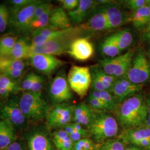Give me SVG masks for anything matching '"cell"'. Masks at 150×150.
I'll return each mask as SVG.
<instances>
[{"label":"cell","mask_w":150,"mask_h":150,"mask_svg":"<svg viewBox=\"0 0 150 150\" xmlns=\"http://www.w3.org/2000/svg\"><path fill=\"white\" fill-rule=\"evenodd\" d=\"M147 139H150V127L146 126L125 130L119 137L125 144L134 146Z\"/></svg>","instance_id":"obj_20"},{"label":"cell","mask_w":150,"mask_h":150,"mask_svg":"<svg viewBox=\"0 0 150 150\" xmlns=\"http://www.w3.org/2000/svg\"><path fill=\"white\" fill-rule=\"evenodd\" d=\"M90 70L91 75L95 76L100 81L105 87L106 90L110 92L115 82L117 79L112 76L107 75L103 71L99 64L92 66L90 67Z\"/></svg>","instance_id":"obj_29"},{"label":"cell","mask_w":150,"mask_h":150,"mask_svg":"<svg viewBox=\"0 0 150 150\" xmlns=\"http://www.w3.org/2000/svg\"><path fill=\"white\" fill-rule=\"evenodd\" d=\"M30 46L25 38H18L12 51L11 57L16 59H27L30 56Z\"/></svg>","instance_id":"obj_28"},{"label":"cell","mask_w":150,"mask_h":150,"mask_svg":"<svg viewBox=\"0 0 150 150\" xmlns=\"http://www.w3.org/2000/svg\"><path fill=\"white\" fill-rule=\"evenodd\" d=\"M25 70H10L4 72L2 75H5L6 76L14 80H17V79H20L22 75L25 73Z\"/></svg>","instance_id":"obj_43"},{"label":"cell","mask_w":150,"mask_h":150,"mask_svg":"<svg viewBox=\"0 0 150 150\" xmlns=\"http://www.w3.org/2000/svg\"><path fill=\"white\" fill-rule=\"evenodd\" d=\"M97 6H98L97 1L80 0L79 5L75 10L67 12L71 21L75 25L80 24Z\"/></svg>","instance_id":"obj_19"},{"label":"cell","mask_w":150,"mask_h":150,"mask_svg":"<svg viewBox=\"0 0 150 150\" xmlns=\"http://www.w3.org/2000/svg\"><path fill=\"white\" fill-rule=\"evenodd\" d=\"M75 105L64 103L55 105L49 111L47 123L50 128H64L73 120Z\"/></svg>","instance_id":"obj_12"},{"label":"cell","mask_w":150,"mask_h":150,"mask_svg":"<svg viewBox=\"0 0 150 150\" xmlns=\"http://www.w3.org/2000/svg\"><path fill=\"white\" fill-rule=\"evenodd\" d=\"M95 53V48L87 37L77 38L71 43L68 54L79 61H85L91 59Z\"/></svg>","instance_id":"obj_14"},{"label":"cell","mask_w":150,"mask_h":150,"mask_svg":"<svg viewBox=\"0 0 150 150\" xmlns=\"http://www.w3.org/2000/svg\"><path fill=\"white\" fill-rule=\"evenodd\" d=\"M89 95L94 97L101 101L106 106L108 111H115L118 107V103L115 97L109 91L91 90Z\"/></svg>","instance_id":"obj_26"},{"label":"cell","mask_w":150,"mask_h":150,"mask_svg":"<svg viewBox=\"0 0 150 150\" xmlns=\"http://www.w3.org/2000/svg\"><path fill=\"white\" fill-rule=\"evenodd\" d=\"M146 103L147 106V122H146V126L150 127V97L146 100Z\"/></svg>","instance_id":"obj_48"},{"label":"cell","mask_w":150,"mask_h":150,"mask_svg":"<svg viewBox=\"0 0 150 150\" xmlns=\"http://www.w3.org/2000/svg\"><path fill=\"white\" fill-rule=\"evenodd\" d=\"M125 145L122 140L112 139L96 144L95 150H125Z\"/></svg>","instance_id":"obj_33"},{"label":"cell","mask_w":150,"mask_h":150,"mask_svg":"<svg viewBox=\"0 0 150 150\" xmlns=\"http://www.w3.org/2000/svg\"><path fill=\"white\" fill-rule=\"evenodd\" d=\"M143 86L144 85L134 84L125 77H122L116 80L110 92L119 104L129 97L137 94Z\"/></svg>","instance_id":"obj_13"},{"label":"cell","mask_w":150,"mask_h":150,"mask_svg":"<svg viewBox=\"0 0 150 150\" xmlns=\"http://www.w3.org/2000/svg\"><path fill=\"white\" fill-rule=\"evenodd\" d=\"M147 53H148V56H149V60H150V48H149V50H148Z\"/></svg>","instance_id":"obj_51"},{"label":"cell","mask_w":150,"mask_h":150,"mask_svg":"<svg viewBox=\"0 0 150 150\" xmlns=\"http://www.w3.org/2000/svg\"><path fill=\"white\" fill-rule=\"evenodd\" d=\"M125 77L137 85H144L150 80V62L143 50L139 49L135 54Z\"/></svg>","instance_id":"obj_7"},{"label":"cell","mask_w":150,"mask_h":150,"mask_svg":"<svg viewBox=\"0 0 150 150\" xmlns=\"http://www.w3.org/2000/svg\"><path fill=\"white\" fill-rule=\"evenodd\" d=\"M18 38L13 35H6L0 38V55L4 56H11L12 51Z\"/></svg>","instance_id":"obj_32"},{"label":"cell","mask_w":150,"mask_h":150,"mask_svg":"<svg viewBox=\"0 0 150 150\" xmlns=\"http://www.w3.org/2000/svg\"><path fill=\"white\" fill-rule=\"evenodd\" d=\"M59 2L62 4V7L64 10L69 12L74 10L77 7L80 0H60Z\"/></svg>","instance_id":"obj_41"},{"label":"cell","mask_w":150,"mask_h":150,"mask_svg":"<svg viewBox=\"0 0 150 150\" xmlns=\"http://www.w3.org/2000/svg\"><path fill=\"white\" fill-rule=\"evenodd\" d=\"M28 150H54V142L42 130H35L28 135Z\"/></svg>","instance_id":"obj_17"},{"label":"cell","mask_w":150,"mask_h":150,"mask_svg":"<svg viewBox=\"0 0 150 150\" xmlns=\"http://www.w3.org/2000/svg\"><path fill=\"white\" fill-rule=\"evenodd\" d=\"M33 0H11L9 3L13 8H22L31 4Z\"/></svg>","instance_id":"obj_45"},{"label":"cell","mask_w":150,"mask_h":150,"mask_svg":"<svg viewBox=\"0 0 150 150\" xmlns=\"http://www.w3.org/2000/svg\"><path fill=\"white\" fill-rule=\"evenodd\" d=\"M94 111L86 102H81L75 106L72 122L82 126H88L92 118Z\"/></svg>","instance_id":"obj_22"},{"label":"cell","mask_w":150,"mask_h":150,"mask_svg":"<svg viewBox=\"0 0 150 150\" xmlns=\"http://www.w3.org/2000/svg\"><path fill=\"white\" fill-rule=\"evenodd\" d=\"M142 39L144 41H147L148 42L150 41V22L144 30Z\"/></svg>","instance_id":"obj_47"},{"label":"cell","mask_w":150,"mask_h":150,"mask_svg":"<svg viewBox=\"0 0 150 150\" xmlns=\"http://www.w3.org/2000/svg\"><path fill=\"white\" fill-rule=\"evenodd\" d=\"M68 28L65 30H57L48 27L44 28L37 31L31 33L32 35V42L31 47L37 48L43 46L49 41L64 34Z\"/></svg>","instance_id":"obj_18"},{"label":"cell","mask_w":150,"mask_h":150,"mask_svg":"<svg viewBox=\"0 0 150 150\" xmlns=\"http://www.w3.org/2000/svg\"><path fill=\"white\" fill-rule=\"evenodd\" d=\"M85 30L84 27L71 26L64 34L49 41L40 47L32 48L30 46L29 57L35 54H48L56 56L68 53L71 43L77 38L82 37Z\"/></svg>","instance_id":"obj_3"},{"label":"cell","mask_w":150,"mask_h":150,"mask_svg":"<svg viewBox=\"0 0 150 150\" xmlns=\"http://www.w3.org/2000/svg\"><path fill=\"white\" fill-rule=\"evenodd\" d=\"M87 129L91 139L98 144L112 139L117 136L118 123L115 118L106 112L94 111Z\"/></svg>","instance_id":"obj_2"},{"label":"cell","mask_w":150,"mask_h":150,"mask_svg":"<svg viewBox=\"0 0 150 150\" xmlns=\"http://www.w3.org/2000/svg\"><path fill=\"white\" fill-rule=\"evenodd\" d=\"M87 103L96 112H107L106 106L101 101L94 97L89 95L87 98Z\"/></svg>","instance_id":"obj_36"},{"label":"cell","mask_w":150,"mask_h":150,"mask_svg":"<svg viewBox=\"0 0 150 150\" xmlns=\"http://www.w3.org/2000/svg\"><path fill=\"white\" fill-rule=\"evenodd\" d=\"M10 12L8 8L4 4L0 5V32L5 31L9 25Z\"/></svg>","instance_id":"obj_34"},{"label":"cell","mask_w":150,"mask_h":150,"mask_svg":"<svg viewBox=\"0 0 150 150\" xmlns=\"http://www.w3.org/2000/svg\"><path fill=\"white\" fill-rule=\"evenodd\" d=\"M45 83V79L42 76L38 75V77L35 81L32 88L30 92H41Z\"/></svg>","instance_id":"obj_42"},{"label":"cell","mask_w":150,"mask_h":150,"mask_svg":"<svg viewBox=\"0 0 150 150\" xmlns=\"http://www.w3.org/2000/svg\"><path fill=\"white\" fill-rule=\"evenodd\" d=\"M115 112L118 124L125 130L142 127L146 124L148 110L142 94L137 93L125 100Z\"/></svg>","instance_id":"obj_1"},{"label":"cell","mask_w":150,"mask_h":150,"mask_svg":"<svg viewBox=\"0 0 150 150\" xmlns=\"http://www.w3.org/2000/svg\"><path fill=\"white\" fill-rule=\"evenodd\" d=\"M48 96L54 105L67 103L74 97L67 81V76L61 71L51 82L48 88Z\"/></svg>","instance_id":"obj_9"},{"label":"cell","mask_w":150,"mask_h":150,"mask_svg":"<svg viewBox=\"0 0 150 150\" xmlns=\"http://www.w3.org/2000/svg\"><path fill=\"white\" fill-rule=\"evenodd\" d=\"M74 142L70 136L63 139L61 142L55 144L54 146L59 150H74Z\"/></svg>","instance_id":"obj_39"},{"label":"cell","mask_w":150,"mask_h":150,"mask_svg":"<svg viewBox=\"0 0 150 150\" xmlns=\"http://www.w3.org/2000/svg\"><path fill=\"white\" fill-rule=\"evenodd\" d=\"M38 75L33 72H30L27 74L22 81L21 85L20 86L21 90L25 92H30L35 81L38 77Z\"/></svg>","instance_id":"obj_37"},{"label":"cell","mask_w":150,"mask_h":150,"mask_svg":"<svg viewBox=\"0 0 150 150\" xmlns=\"http://www.w3.org/2000/svg\"><path fill=\"white\" fill-rule=\"evenodd\" d=\"M127 21L131 22L136 28L144 30L150 22V11L147 6L133 11L128 17Z\"/></svg>","instance_id":"obj_23"},{"label":"cell","mask_w":150,"mask_h":150,"mask_svg":"<svg viewBox=\"0 0 150 150\" xmlns=\"http://www.w3.org/2000/svg\"><path fill=\"white\" fill-rule=\"evenodd\" d=\"M67 81L72 91L81 98L86 96L91 87L90 67L87 66H71L67 75Z\"/></svg>","instance_id":"obj_6"},{"label":"cell","mask_w":150,"mask_h":150,"mask_svg":"<svg viewBox=\"0 0 150 150\" xmlns=\"http://www.w3.org/2000/svg\"><path fill=\"white\" fill-rule=\"evenodd\" d=\"M88 17L86 30L87 28L96 32L109 30L107 16L103 5L95 7Z\"/></svg>","instance_id":"obj_15"},{"label":"cell","mask_w":150,"mask_h":150,"mask_svg":"<svg viewBox=\"0 0 150 150\" xmlns=\"http://www.w3.org/2000/svg\"><path fill=\"white\" fill-rule=\"evenodd\" d=\"M121 2L126 8L132 12L136 11L147 5V0H126Z\"/></svg>","instance_id":"obj_38"},{"label":"cell","mask_w":150,"mask_h":150,"mask_svg":"<svg viewBox=\"0 0 150 150\" xmlns=\"http://www.w3.org/2000/svg\"><path fill=\"white\" fill-rule=\"evenodd\" d=\"M15 128L0 119V150H6L12 142L16 141Z\"/></svg>","instance_id":"obj_24"},{"label":"cell","mask_w":150,"mask_h":150,"mask_svg":"<svg viewBox=\"0 0 150 150\" xmlns=\"http://www.w3.org/2000/svg\"><path fill=\"white\" fill-rule=\"evenodd\" d=\"M107 16L109 25V30H113L121 26L127 21L126 15L118 3L111 1L103 5Z\"/></svg>","instance_id":"obj_16"},{"label":"cell","mask_w":150,"mask_h":150,"mask_svg":"<svg viewBox=\"0 0 150 150\" xmlns=\"http://www.w3.org/2000/svg\"><path fill=\"white\" fill-rule=\"evenodd\" d=\"M52 6V4L48 1H41V2L37 6L35 9V14L33 21L38 18L41 16L45 11L48 10V8Z\"/></svg>","instance_id":"obj_40"},{"label":"cell","mask_w":150,"mask_h":150,"mask_svg":"<svg viewBox=\"0 0 150 150\" xmlns=\"http://www.w3.org/2000/svg\"><path fill=\"white\" fill-rule=\"evenodd\" d=\"M6 150H25V149L22 144L16 140L8 147Z\"/></svg>","instance_id":"obj_46"},{"label":"cell","mask_w":150,"mask_h":150,"mask_svg":"<svg viewBox=\"0 0 150 150\" xmlns=\"http://www.w3.org/2000/svg\"><path fill=\"white\" fill-rule=\"evenodd\" d=\"M96 144L88 138L80 139L74 144V150H95Z\"/></svg>","instance_id":"obj_35"},{"label":"cell","mask_w":150,"mask_h":150,"mask_svg":"<svg viewBox=\"0 0 150 150\" xmlns=\"http://www.w3.org/2000/svg\"><path fill=\"white\" fill-rule=\"evenodd\" d=\"M101 52L107 58H113L118 56L121 51L112 34L105 38L100 45Z\"/></svg>","instance_id":"obj_27"},{"label":"cell","mask_w":150,"mask_h":150,"mask_svg":"<svg viewBox=\"0 0 150 150\" xmlns=\"http://www.w3.org/2000/svg\"><path fill=\"white\" fill-rule=\"evenodd\" d=\"M21 90L17 80L0 74V96L7 98L11 94Z\"/></svg>","instance_id":"obj_25"},{"label":"cell","mask_w":150,"mask_h":150,"mask_svg":"<svg viewBox=\"0 0 150 150\" xmlns=\"http://www.w3.org/2000/svg\"><path fill=\"white\" fill-rule=\"evenodd\" d=\"M0 119L14 128L22 129L27 125V118L19 105V98L12 97L0 105Z\"/></svg>","instance_id":"obj_8"},{"label":"cell","mask_w":150,"mask_h":150,"mask_svg":"<svg viewBox=\"0 0 150 150\" xmlns=\"http://www.w3.org/2000/svg\"><path fill=\"white\" fill-rule=\"evenodd\" d=\"M125 150H142L141 149V148H139V147H137L136 146H130L129 147H127L125 149Z\"/></svg>","instance_id":"obj_49"},{"label":"cell","mask_w":150,"mask_h":150,"mask_svg":"<svg viewBox=\"0 0 150 150\" xmlns=\"http://www.w3.org/2000/svg\"><path fill=\"white\" fill-rule=\"evenodd\" d=\"M147 6L148 7V8H149V10L150 11V0H147Z\"/></svg>","instance_id":"obj_50"},{"label":"cell","mask_w":150,"mask_h":150,"mask_svg":"<svg viewBox=\"0 0 150 150\" xmlns=\"http://www.w3.org/2000/svg\"><path fill=\"white\" fill-rule=\"evenodd\" d=\"M49 26L57 30H65L71 27L67 12L62 7L54 8L50 16Z\"/></svg>","instance_id":"obj_21"},{"label":"cell","mask_w":150,"mask_h":150,"mask_svg":"<svg viewBox=\"0 0 150 150\" xmlns=\"http://www.w3.org/2000/svg\"><path fill=\"white\" fill-rule=\"evenodd\" d=\"M54 8L53 6H51L41 16L39 17L37 19L32 21L29 26L28 31L32 33L48 27L50 16Z\"/></svg>","instance_id":"obj_31"},{"label":"cell","mask_w":150,"mask_h":150,"mask_svg":"<svg viewBox=\"0 0 150 150\" xmlns=\"http://www.w3.org/2000/svg\"><path fill=\"white\" fill-rule=\"evenodd\" d=\"M91 76H92V81H91V88H92V90L99 91H107L105 87L100 81L93 76L91 75Z\"/></svg>","instance_id":"obj_44"},{"label":"cell","mask_w":150,"mask_h":150,"mask_svg":"<svg viewBox=\"0 0 150 150\" xmlns=\"http://www.w3.org/2000/svg\"><path fill=\"white\" fill-rule=\"evenodd\" d=\"M41 1L33 0L31 4L23 7H12L10 11V26L17 32L28 31L29 26L33 19L35 9Z\"/></svg>","instance_id":"obj_10"},{"label":"cell","mask_w":150,"mask_h":150,"mask_svg":"<svg viewBox=\"0 0 150 150\" xmlns=\"http://www.w3.org/2000/svg\"><path fill=\"white\" fill-rule=\"evenodd\" d=\"M112 35L121 52L129 48L133 43L134 37L132 32L129 30H120Z\"/></svg>","instance_id":"obj_30"},{"label":"cell","mask_w":150,"mask_h":150,"mask_svg":"<svg viewBox=\"0 0 150 150\" xmlns=\"http://www.w3.org/2000/svg\"><path fill=\"white\" fill-rule=\"evenodd\" d=\"M134 50L129 49L126 53L113 58H105L99 61V65L107 75L117 79L125 77L134 56Z\"/></svg>","instance_id":"obj_5"},{"label":"cell","mask_w":150,"mask_h":150,"mask_svg":"<svg viewBox=\"0 0 150 150\" xmlns=\"http://www.w3.org/2000/svg\"><path fill=\"white\" fill-rule=\"evenodd\" d=\"M27 59L28 64L48 76L52 75L67 63L55 56L48 54H35Z\"/></svg>","instance_id":"obj_11"},{"label":"cell","mask_w":150,"mask_h":150,"mask_svg":"<svg viewBox=\"0 0 150 150\" xmlns=\"http://www.w3.org/2000/svg\"><path fill=\"white\" fill-rule=\"evenodd\" d=\"M19 105L28 121L38 122L47 117L48 104L41 92H24L19 97Z\"/></svg>","instance_id":"obj_4"}]
</instances>
